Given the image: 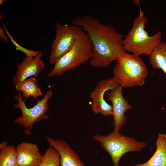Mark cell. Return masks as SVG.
Segmentation results:
<instances>
[{
	"label": "cell",
	"instance_id": "obj_22",
	"mask_svg": "<svg viewBox=\"0 0 166 166\" xmlns=\"http://www.w3.org/2000/svg\"><path fill=\"white\" fill-rule=\"evenodd\" d=\"M6 1L5 0H0V6L2 5V4Z\"/></svg>",
	"mask_w": 166,
	"mask_h": 166
},
{
	"label": "cell",
	"instance_id": "obj_4",
	"mask_svg": "<svg viewBox=\"0 0 166 166\" xmlns=\"http://www.w3.org/2000/svg\"><path fill=\"white\" fill-rule=\"evenodd\" d=\"M93 139L98 141L110 156L114 166H118L121 158L129 152H140L145 147L146 143L120 133L114 129L106 135H97Z\"/></svg>",
	"mask_w": 166,
	"mask_h": 166
},
{
	"label": "cell",
	"instance_id": "obj_14",
	"mask_svg": "<svg viewBox=\"0 0 166 166\" xmlns=\"http://www.w3.org/2000/svg\"><path fill=\"white\" fill-rule=\"evenodd\" d=\"M15 87L16 90L22 93L23 96L26 98L31 96L36 99L43 96L41 90L38 86L36 80L34 77L18 83Z\"/></svg>",
	"mask_w": 166,
	"mask_h": 166
},
{
	"label": "cell",
	"instance_id": "obj_5",
	"mask_svg": "<svg viewBox=\"0 0 166 166\" xmlns=\"http://www.w3.org/2000/svg\"><path fill=\"white\" fill-rule=\"evenodd\" d=\"M92 54L91 42L83 30L72 48L55 63L47 76H60L65 72L75 69L89 60Z\"/></svg>",
	"mask_w": 166,
	"mask_h": 166
},
{
	"label": "cell",
	"instance_id": "obj_12",
	"mask_svg": "<svg viewBox=\"0 0 166 166\" xmlns=\"http://www.w3.org/2000/svg\"><path fill=\"white\" fill-rule=\"evenodd\" d=\"M18 161L20 166H38L43 156L35 144L22 142L16 147Z\"/></svg>",
	"mask_w": 166,
	"mask_h": 166
},
{
	"label": "cell",
	"instance_id": "obj_18",
	"mask_svg": "<svg viewBox=\"0 0 166 166\" xmlns=\"http://www.w3.org/2000/svg\"><path fill=\"white\" fill-rule=\"evenodd\" d=\"M3 26L4 29L6 32V33L9 37L11 41L13 44L16 47V49L17 50H19L22 51L25 54V55L33 57L36 56L39 53L40 51H35L29 50L20 45L13 38V37L10 34L9 31L6 29L5 24H3Z\"/></svg>",
	"mask_w": 166,
	"mask_h": 166
},
{
	"label": "cell",
	"instance_id": "obj_15",
	"mask_svg": "<svg viewBox=\"0 0 166 166\" xmlns=\"http://www.w3.org/2000/svg\"><path fill=\"white\" fill-rule=\"evenodd\" d=\"M152 67L161 69L166 75V42H162L148 56Z\"/></svg>",
	"mask_w": 166,
	"mask_h": 166
},
{
	"label": "cell",
	"instance_id": "obj_11",
	"mask_svg": "<svg viewBox=\"0 0 166 166\" xmlns=\"http://www.w3.org/2000/svg\"><path fill=\"white\" fill-rule=\"evenodd\" d=\"M49 146L56 149L60 156V166H85L78 155L64 140H55L47 137Z\"/></svg>",
	"mask_w": 166,
	"mask_h": 166
},
{
	"label": "cell",
	"instance_id": "obj_13",
	"mask_svg": "<svg viewBox=\"0 0 166 166\" xmlns=\"http://www.w3.org/2000/svg\"><path fill=\"white\" fill-rule=\"evenodd\" d=\"M154 153L147 162L135 166H166V134L159 133Z\"/></svg>",
	"mask_w": 166,
	"mask_h": 166
},
{
	"label": "cell",
	"instance_id": "obj_2",
	"mask_svg": "<svg viewBox=\"0 0 166 166\" xmlns=\"http://www.w3.org/2000/svg\"><path fill=\"white\" fill-rule=\"evenodd\" d=\"M140 8L139 15L135 18L131 30L124 38L123 45L128 53L140 56H149L162 42L161 32L158 31L150 36L145 30L148 20Z\"/></svg>",
	"mask_w": 166,
	"mask_h": 166
},
{
	"label": "cell",
	"instance_id": "obj_9",
	"mask_svg": "<svg viewBox=\"0 0 166 166\" xmlns=\"http://www.w3.org/2000/svg\"><path fill=\"white\" fill-rule=\"evenodd\" d=\"M123 88L118 85L107 94V100L112 104L113 124L114 129L118 131L126 123L127 117L125 114V112L132 108L123 96Z\"/></svg>",
	"mask_w": 166,
	"mask_h": 166
},
{
	"label": "cell",
	"instance_id": "obj_20",
	"mask_svg": "<svg viewBox=\"0 0 166 166\" xmlns=\"http://www.w3.org/2000/svg\"><path fill=\"white\" fill-rule=\"evenodd\" d=\"M7 142L6 141H4L0 144V149H1L7 145Z\"/></svg>",
	"mask_w": 166,
	"mask_h": 166
},
{
	"label": "cell",
	"instance_id": "obj_3",
	"mask_svg": "<svg viewBox=\"0 0 166 166\" xmlns=\"http://www.w3.org/2000/svg\"><path fill=\"white\" fill-rule=\"evenodd\" d=\"M116 61L113 73L118 85L127 88L144 85L148 71L140 56L126 52Z\"/></svg>",
	"mask_w": 166,
	"mask_h": 166
},
{
	"label": "cell",
	"instance_id": "obj_8",
	"mask_svg": "<svg viewBox=\"0 0 166 166\" xmlns=\"http://www.w3.org/2000/svg\"><path fill=\"white\" fill-rule=\"evenodd\" d=\"M118 85L113 77L101 80L97 83L89 94L92 101L91 108L94 113L105 116L113 115V106L105 101L104 95L106 91Z\"/></svg>",
	"mask_w": 166,
	"mask_h": 166
},
{
	"label": "cell",
	"instance_id": "obj_16",
	"mask_svg": "<svg viewBox=\"0 0 166 166\" xmlns=\"http://www.w3.org/2000/svg\"><path fill=\"white\" fill-rule=\"evenodd\" d=\"M0 166H20L14 146L7 145L0 150Z\"/></svg>",
	"mask_w": 166,
	"mask_h": 166
},
{
	"label": "cell",
	"instance_id": "obj_6",
	"mask_svg": "<svg viewBox=\"0 0 166 166\" xmlns=\"http://www.w3.org/2000/svg\"><path fill=\"white\" fill-rule=\"evenodd\" d=\"M53 94L52 89H49L45 93L44 97L41 100L38 101L35 105L30 108L26 107L20 93L14 95V98L18 101V103L14 104L13 108L20 109L22 115L16 118L14 122L24 128V132L26 135H31L32 129L35 123L48 119V116L46 114L49 107L48 101Z\"/></svg>",
	"mask_w": 166,
	"mask_h": 166
},
{
	"label": "cell",
	"instance_id": "obj_19",
	"mask_svg": "<svg viewBox=\"0 0 166 166\" xmlns=\"http://www.w3.org/2000/svg\"><path fill=\"white\" fill-rule=\"evenodd\" d=\"M5 30L2 29L1 26H0V36L2 39L5 42H7L8 41V38L4 34V33Z\"/></svg>",
	"mask_w": 166,
	"mask_h": 166
},
{
	"label": "cell",
	"instance_id": "obj_7",
	"mask_svg": "<svg viewBox=\"0 0 166 166\" xmlns=\"http://www.w3.org/2000/svg\"><path fill=\"white\" fill-rule=\"evenodd\" d=\"M55 37L51 44L49 62L54 65L74 46L77 37L83 31L81 27L56 23L55 25Z\"/></svg>",
	"mask_w": 166,
	"mask_h": 166
},
{
	"label": "cell",
	"instance_id": "obj_10",
	"mask_svg": "<svg viewBox=\"0 0 166 166\" xmlns=\"http://www.w3.org/2000/svg\"><path fill=\"white\" fill-rule=\"evenodd\" d=\"M42 56L41 51L34 57L25 55L22 62L16 65L17 70L12 78L13 84L15 85L32 76H38L41 71L45 69Z\"/></svg>",
	"mask_w": 166,
	"mask_h": 166
},
{
	"label": "cell",
	"instance_id": "obj_21",
	"mask_svg": "<svg viewBox=\"0 0 166 166\" xmlns=\"http://www.w3.org/2000/svg\"><path fill=\"white\" fill-rule=\"evenodd\" d=\"M133 1L135 4L138 6L139 7H140V3L139 0H133Z\"/></svg>",
	"mask_w": 166,
	"mask_h": 166
},
{
	"label": "cell",
	"instance_id": "obj_1",
	"mask_svg": "<svg viewBox=\"0 0 166 166\" xmlns=\"http://www.w3.org/2000/svg\"><path fill=\"white\" fill-rule=\"evenodd\" d=\"M71 24L81 27L89 38L92 50L91 66L106 68L126 53L123 45V35L113 26L104 24L90 14L74 18Z\"/></svg>",
	"mask_w": 166,
	"mask_h": 166
},
{
	"label": "cell",
	"instance_id": "obj_17",
	"mask_svg": "<svg viewBox=\"0 0 166 166\" xmlns=\"http://www.w3.org/2000/svg\"><path fill=\"white\" fill-rule=\"evenodd\" d=\"M60 155L57 151L49 146L43 155L38 166H60Z\"/></svg>",
	"mask_w": 166,
	"mask_h": 166
}]
</instances>
